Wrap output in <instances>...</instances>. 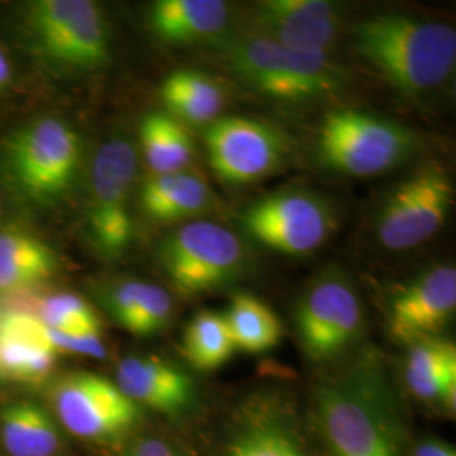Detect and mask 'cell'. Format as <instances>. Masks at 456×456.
<instances>
[{
    "label": "cell",
    "mask_w": 456,
    "mask_h": 456,
    "mask_svg": "<svg viewBox=\"0 0 456 456\" xmlns=\"http://www.w3.org/2000/svg\"><path fill=\"white\" fill-rule=\"evenodd\" d=\"M139 139L142 154L152 175H171L184 171L195 158V142L184 124L166 112L147 114Z\"/></svg>",
    "instance_id": "cb8c5ba5"
},
{
    "label": "cell",
    "mask_w": 456,
    "mask_h": 456,
    "mask_svg": "<svg viewBox=\"0 0 456 456\" xmlns=\"http://www.w3.org/2000/svg\"><path fill=\"white\" fill-rule=\"evenodd\" d=\"M456 310V271L438 265L416 277L394 296L389 308V333L399 342L435 338Z\"/></svg>",
    "instance_id": "5bb4252c"
},
{
    "label": "cell",
    "mask_w": 456,
    "mask_h": 456,
    "mask_svg": "<svg viewBox=\"0 0 456 456\" xmlns=\"http://www.w3.org/2000/svg\"><path fill=\"white\" fill-rule=\"evenodd\" d=\"M56 360L48 328L34 313L0 311V380L43 384L53 374Z\"/></svg>",
    "instance_id": "e0dca14e"
},
{
    "label": "cell",
    "mask_w": 456,
    "mask_h": 456,
    "mask_svg": "<svg viewBox=\"0 0 456 456\" xmlns=\"http://www.w3.org/2000/svg\"><path fill=\"white\" fill-rule=\"evenodd\" d=\"M0 438L11 456H53L61 446L58 424L46 409L29 401L0 409Z\"/></svg>",
    "instance_id": "7402d4cb"
},
{
    "label": "cell",
    "mask_w": 456,
    "mask_h": 456,
    "mask_svg": "<svg viewBox=\"0 0 456 456\" xmlns=\"http://www.w3.org/2000/svg\"><path fill=\"white\" fill-rule=\"evenodd\" d=\"M213 198L207 181L181 171L147 176L139 191V205L152 220L180 222L207 212Z\"/></svg>",
    "instance_id": "d6986e66"
},
{
    "label": "cell",
    "mask_w": 456,
    "mask_h": 456,
    "mask_svg": "<svg viewBox=\"0 0 456 456\" xmlns=\"http://www.w3.org/2000/svg\"><path fill=\"white\" fill-rule=\"evenodd\" d=\"M122 456H178V453L166 441L146 438L132 444Z\"/></svg>",
    "instance_id": "f546056e"
},
{
    "label": "cell",
    "mask_w": 456,
    "mask_h": 456,
    "mask_svg": "<svg viewBox=\"0 0 456 456\" xmlns=\"http://www.w3.org/2000/svg\"><path fill=\"white\" fill-rule=\"evenodd\" d=\"M161 98L169 115L193 126H210L225 105L222 86L195 69L173 71L161 85Z\"/></svg>",
    "instance_id": "603a6c76"
},
{
    "label": "cell",
    "mask_w": 456,
    "mask_h": 456,
    "mask_svg": "<svg viewBox=\"0 0 456 456\" xmlns=\"http://www.w3.org/2000/svg\"><path fill=\"white\" fill-rule=\"evenodd\" d=\"M375 372L363 367L318 395V418L333 456H401L372 401Z\"/></svg>",
    "instance_id": "9c48e42d"
},
{
    "label": "cell",
    "mask_w": 456,
    "mask_h": 456,
    "mask_svg": "<svg viewBox=\"0 0 456 456\" xmlns=\"http://www.w3.org/2000/svg\"><path fill=\"white\" fill-rule=\"evenodd\" d=\"M418 146L406 126L357 109L325 115L316 152L326 169L348 176H375L404 163Z\"/></svg>",
    "instance_id": "7a4b0ae2"
},
{
    "label": "cell",
    "mask_w": 456,
    "mask_h": 456,
    "mask_svg": "<svg viewBox=\"0 0 456 456\" xmlns=\"http://www.w3.org/2000/svg\"><path fill=\"white\" fill-rule=\"evenodd\" d=\"M36 316L41 323L66 335L102 331L100 320L92 306L77 294H53L39 301Z\"/></svg>",
    "instance_id": "4316f807"
},
{
    "label": "cell",
    "mask_w": 456,
    "mask_h": 456,
    "mask_svg": "<svg viewBox=\"0 0 456 456\" xmlns=\"http://www.w3.org/2000/svg\"><path fill=\"white\" fill-rule=\"evenodd\" d=\"M159 259L180 293H208L239 276L244 265V247L224 225L193 220L164 239Z\"/></svg>",
    "instance_id": "8992f818"
},
{
    "label": "cell",
    "mask_w": 456,
    "mask_h": 456,
    "mask_svg": "<svg viewBox=\"0 0 456 456\" xmlns=\"http://www.w3.org/2000/svg\"><path fill=\"white\" fill-rule=\"evenodd\" d=\"M404 375L409 389L416 397L455 408L456 346L453 343L440 338L414 343L409 350Z\"/></svg>",
    "instance_id": "44dd1931"
},
{
    "label": "cell",
    "mask_w": 456,
    "mask_h": 456,
    "mask_svg": "<svg viewBox=\"0 0 456 456\" xmlns=\"http://www.w3.org/2000/svg\"><path fill=\"white\" fill-rule=\"evenodd\" d=\"M149 26L166 43H207L225 33L228 5L222 0H159L151 7Z\"/></svg>",
    "instance_id": "ac0fdd59"
},
{
    "label": "cell",
    "mask_w": 456,
    "mask_h": 456,
    "mask_svg": "<svg viewBox=\"0 0 456 456\" xmlns=\"http://www.w3.org/2000/svg\"><path fill=\"white\" fill-rule=\"evenodd\" d=\"M297 333L313 360H328L355 340L362 326V305L355 288L340 273L318 277L296 313Z\"/></svg>",
    "instance_id": "4fadbf2b"
},
{
    "label": "cell",
    "mask_w": 456,
    "mask_h": 456,
    "mask_svg": "<svg viewBox=\"0 0 456 456\" xmlns=\"http://www.w3.org/2000/svg\"><path fill=\"white\" fill-rule=\"evenodd\" d=\"M414 456H456L455 448L443 441H424L416 450Z\"/></svg>",
    "instance_id": "4dcf8cb0"
},
{
    "label": "cell",
    "mask_w": 456,
    "mask_h": 456,
    "mask_svg": "<svg viewBox=\"0 0 456 456\" xmlns=\"http://www.w3.org/2000/svg\"><path fill=\"white\" fill-rule=\"evenodd\" d=\"M235 350L224 314L201 311L184 330L183 354L201 372L220 369Z\"/></svg>",
    "instance_id": "484cf974"
},
{
    "label": "cell",
    "mask_w": 456,
    "mask_h": 456,
    "mask_svg": "<svg viewBox=\"0 0 456 456\" xmlns=\"http://www.w3.org/2000/svg\"><path fill=\"white\" fill-rule=\"evenodd\" d=\"M137 171V154L124 137H114L98 149L90 171L86 227L98 254L120 257L131 245L132 186Z\"/></svg>",
    "instance_id": "ba28073f"
},
{
    "label": "cell",
    "mask_w": 456,
    "mask_h": 456,
    "mask_svg": "<svg viewBox=\"0 0 456 456\" xmlns=\"http://www.w3.org/2000/svg\"><path fill=\"white\" fill-rule=\"evenodd\" d=\"M240 227L259 244L286 256H306L325 244L337 227V213L323 196L284 190L248 205Z\"/></svg>",
    "instance_id": "52a82bcc"
},
{
    "label": "cell",
    "mask_w": 456,
    "mask_h": 456,
    "mask_svg": "<svg viewBox=\"0 0 456 456\" xmlns=\"http://www.w3.org/2000/svg\"><path fill=\"white\" fill-rule=\"evenodd\" d=\"M453 184L436 167H424L397 184L377 216V239L389 250H409L429 240L453 205Z\"/></svg>",
    "instance_id": "30bf717a"
},
{
    "label": "cell",
    "mask_w": 456,
    "mask_h": 456,
    "mask_svg": "<svg viewBox=\"0 0 456 456\" xmlns=\"http://www.w3.org/2000/svg\"><path fill=\"white\" fill-rule=\"evenodd\" d=\"M49 397L60 423L83 440L114 438L142 419V408L118 391L115 382L92 372L60 377Z\"/></svg>",
    "instance_id": "7c38bea8"
},
{
    "label": "cell",
    "mask_w": 456,
    "mask_h": 456,
    "mask_svg": "<svg viewBox=\"0 0 456 456\" xmlns=\"http://www.w3.org/2000/svg\"><path fill=\"white\" fill-rule=\"evenodd\" d=\"M7 169L19 191L51 205L75 184L82 144L77 132L58 118H37L14 132L4 144Z\"/></svg>",
    "instance_id": "277c9868"
},
{
    "label": "cell",
    "mask_w": 456,
    "mask_h": 456,
    "mask_svg": "<svg viewBox=\"0 0 456 456\" xmlns=\"http://www.w3.org/2000/svg\"><path fill=\"white\" fill-rule=\"evenodd\" d=\"M115 386L137 406L180 414L195 403V382L180 367L154 355L120 360Z\"/></svg>",
    "instance_id": "2e32d148"
},
{
    "label": "cell",
    "mask_w": 456,
    "mask_h": 456,
    "mask_svg": "<svg viewBox=\"0 0 456 456\" xmlns=\"http://www.w3.org/2000/svg\"><path fill=\"white\" fill-rule=\"evenodd\" d=\"M224 318L235 348L248 354L267 352L282 338L276 313L254 296L237 294Z\"/></svg>",
    "instance_id": "d4e9b609"
},
{
    "label": "cell",
    "mask_w": 456,
    "mask_h": 456,
    "mask_svg": "<svg viewBox=\"0 0 456 456\" xmlns=\"http://www.w3.org/2000/svg\"><path fill=\"white\" fill-rule=\"evenodd\" d=\"M11 80V68L7 63V58L2 54L0 51V90H4V86Z\"/></svg>",
    "instance_id": "1f68e13d"
},
{
    "label": "cell",
    "mask_w": 456,
    "mask_h": 456,
    "mask_svg": "<svg viewBox=\"0 0 456 456\" xmlns=\"http://www.w3.org/2000/svg\"><path fill=\"white\" fill-rule=\"evenodd\" d=\"M228 63L247 85L279 100H311L342 88V71L326 51H294L250 37L230 46Z\"/></svg>",
    "instance_id": "5b68a950"
},
{
    "label": "cell",
    "mask_w": 456,
    "mask_h": 456,
    "mask_svg": "<svg viewBox=\"0 0 456 456\" xmlns=\"http://www.w3.org/2000/svg\"><path fill=\"white\" fill-rule=\"evenodd\" d=\"M227 456H308L293 435L279 424H254L240 431Z\"/></svg>",
    "instance_id": "83f0119b"
},
{
    "label": "cell",
    "mask_w": 456,
    "mask_h": 456,
    "mask_svg": "<svg viewBox=\"0 0 456 456\" xmlns=\"http://www.w3.org/2000/svg\"><path fill=\"white\" fill-rule=\"evenodd\" d=\"M20 26L34 53L51 65L95 69L109 61L110 48L105 20L94 2H31L22 11Z\"/></svg>",
    "instance_id": "3957f363"
},
{
    "label": "cell",
    "mask_w": 456,
    "mask_h": 456,
    "mask_svg": "<svg viewBox=\"0 0 456 456\" xmlns=\"http://www.w3.org/2000/svg\"><path fill=\"white\" fill-rule=\"evenodd\" d=\"M60 261L45 240L20 228L0 232V293H17L56 274Z\"/></svg>",
    "instance_id": "ffe728a7"
},
{
    "label": "cell",
    "mask_w": 456,
    "mask_h": 456,
    "mask_svg": "<svg viewBox=\"0 0 456 456\" xmlns=\"http://www.w3.org/2000/svg\"><path fill=\"white\" fill-rule=\"evenodd\" d=\"M173 314V299L156 284H146L142 299L124 330L135 337H152L169 323Z\"/></svg>",
    "instance_id": "f1b7e54d"
},
{
    "label": "cell",
    "mask_w": 456,
    "mask_h": 456,
    "mask_svg": "<svg viewBox=\"0 0 456 456\" xmlns=\"http://www.w3.org/2000/svg\"><path fill=\"white\" fill-rule=\"evenodd\" d=\"M208 163L218 180L247 186L277 171L288 158V141L274 126L248 118H216L203 135Z\"/></svg>",
    "instance_id": "8fae6325"
},
{
    "label": "cell",
    "mask_w": 456,
    "mask_h": 456,
    "mask_svg": "<svg viewBox=\"0 0 456 456\" xmlns=\"http://www.w3.org/2000/svg\"><path fill=\"white\" fill-rule=\"evenodd\" d=\"M338 5L326 0H265L254 7L256 37L294 51H326L337 36Z\"/></svg>",
    "instance_id": "9a60e30c"
},
{
    "label": "cell",
    "mask_w": 456,
    "mask_h": 456,
    "mask_svg": "<svg viewBox=\"0 0 456 456\" xmlns=\"http://www.w3.org/2000/svg\"><path fill=\"white\" fill-rule=\"evenodd\" d=\"M354 51L397 92L421 97L453 75L456 33L440 20L386 12L360 22Z\"/></svg>",
    "instance_id": "6da1fadb"
}]
</instances>
